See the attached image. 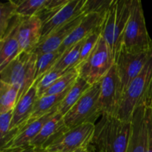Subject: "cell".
I'll list each match as a JSON object with an SVG mask.
<instances>
[{
  "label": "cell",
  "instance_id": "cell-25",
  "mask_svg": "<svg viewBox=\"0 0 152 152\" xmlns=\"http://www.w3.org/2000/svg\"><path fill=\"white\" fill-rule=\"evenodd\" d=\"M37 56V62H36L35 74L36 81L39 80L46 74L51 71L62 54L58 50H56L50 53H42Z\"/></svg>",
  "mask_w": 152,
  "mask_h": 152
},
{
  "label": "cell",
  "instance_id": "cell-31",
  "mask_svg": "<svg viewBox=\"0 0 152 152\" xmlns=\"http://www.w3.org/2000/svg\"><path fill=\"white\" fill-rule=\"evenodd\" d=\"M13 111L0 114V140L5 137L10 132V125L13 118Z\"/></svg>",
  "mask_w": 152,
  "mask_h": 152
},
{
  "label": "cell",
  "instance_id": "cell-35",
  "mask_svg": "<svg viewBox=\"0 0 152 152\" xmlns=\"http://www.w3.org/2000/svg\"><path fill=\"white\" fill-rule=\"evenodd\" d=\"M147 106L151 107L152 108V90H151V96H150V99H149V102H148V104Z\"/></svg>",
  "mask_w": 152,
  "mask_h": 152
},
{
  "label": "cell",
  "instance_id": "cell-20",
  "mask_svg": "<svg viewBox=\"0 0 152 152\" xmlns=\"http://www.w3.org/2000/svg\"><path fill=\"white\" fill-rule=\"evenodd\" d=\"M70 88L65 91L63 93L59 94L42 96L38 98L35 102L34 110H33V112L30 117L29 121H28V124L38 120L40 117L46 115L49 112L53 111V109L57 108L59 104L63 100L65 96H66Z\"/></svg>",
  "mask_w": 152,
  "mask_h": 152
},
{
  "label": "cell",
  "instance_id": "cell-8",
  "mask_svg": "<svg viewBox=\"0 0 152 152\" xmlns=\"http://www.w3.org/2000/svg\"><path fill=\"white\" fill-rule=\"evenodd\" d=\"M99 106L102 114L117 117L123 96L121 80L114 65L101 80Z\"/></svg>",
  "mask_w": 152,
  "mask_h": 152
},
{
  "label": "cell",
  "instance_id": "cell-11",
  "mask_svg": "<svg viewBox=\"0 0 152 152\" xmlns=\"http://www.w3.org/2000/svg\"><path fill=\"white\" fill-rule=\"evenodd\" d=\"M151 53L152 49L145 51L132 52L122 47L115 65L121 80L123 94L132 80L143 69Z\"/></svg>",
  "mask_w": 152,
  "mask_h": 152
},
{
  "label": "cell",
  "instance_id": "cell-16",
  "mask_svg": "<svg viewBox=\"0 0 152 152\" xmlns=\"http://www.w3.org/2000/svg\"><path fill=\"white\" fill-rule=\"evenodd\" d=\"M85 15L82 14L71 22L57 28L45 38L42 39L32 53L36 55L50 53L58 50L65 39L80 23Z\"/></svg>",
  "mask_w": 152,
  "mask_h": 152
},
{
  "label": "cell",
  "instance_id": "cell-10",
  "mask_svg": "<svg viewBox=\"0 0 152 152\" xmlns=\"http://www.w3.org/2000/svg\"><path fill=\"white\" fill-rule=\"evenodd\" d=\"M94 126L93 123H85L68 129L43 150L48 152H74L80 148L88 146Z\"/></svg>",
  "mask_w": 152,
  "mask_h": 152
},
{
  "label": "cell",
  "instance_id": "cell-19",
  "mask_svg": "<svg viewBox=\"0 0 152 152\" xmlns=\"http://www.w3.org/2000/svg\"><path fill=\"white\" fill-rule=\"evenodd\" d=\"M58 112V107L53 111L49 112L46 115L40 117L38 120L26 125L22 130L19 132L17 136L12 141L8 147L5 149L9 148H21V147L28 146L30 145L31 141L38 135L42 130L44 125L52 118Z\"/></svg>",
  "mask_w": 152,
  "mask_h": 152
},
{
  "label": "cell",
  "instance_id": "cell-13",
  "mask_svg": "<svg viewBox=\"0 0 152 152\" xmlns=\"http://www.w3.org/2000/svg\"><path fill=\"white\" fill-rule=\"evenodd\" d=\"M146 105H139L134 111L132 120V132L126 152H145L147 147Z\"/></svg>",
  "mask_w": 152,
  "mask_h": 152
},
{
  "label": "cell",
  "instance_id": "cell-23",
  "mask_svg": "<svg viewBox=\"0 0 152 152\" xmlns=\"http://www.w3.org/2000/svg\"><path fill=\"white\" fill-rule=\"evenodd\" d=\"M16 15L22 17L38 16L48 7L49 0H17Z\"/></svg>",
  "mask_w": 152,
  "mask_h": 152
},
{
  "label": "cell",
  "instance_id": "cell-21",
  "mask_svg": "<svg viewBox=\"0 0 152 152\" xmlns=\"http://www.w3.org/2000/svg\"><path fill=\"white\" fill-rule=\"evenodd\" d=\"M91 86L86 80L79 77L58 106L59 113L62 116L65 115Z\"/></svg>",
  "mask_w": 152,
  "mask_h": 152
},
{
  "label": "cell",
  "instance_id": "cell-1",
  "mask_svg": "<svg viewBox=\"0 0 152 152\" xmlns=\"http://www.w3.org/2000/svg\"><path fill=\"white\" fill-rule=\"evenodd\" d=\"M131 132V122L102 114L95 123L89 149L92 152H126Z\"/></svg>",
  "mask_w": 152,
  "mask_h": 152
},
{
  "label": "cell",
  "instance_id": "cell-5",
  "mask_svg": "<svg viewBox=\"0 0 152 152\" xmlns=\"http://www.w3.org/2000/svg\"><path fill=\"white\" fill-rule=\"evenodd\" d=\"M115 65L113 53L103 38H99L92 53L83 62L76 67L79 77L91 86L99 83Z\"/></svg>",
  "mask_w": 152,
  "mask_h": 152
},
{
  "label": "cell",
  "instance_id": "cell-18",
  "mask_svg": "<svg viewBox=\"0 0 152 152\" xmlns=\"http://www.w3.org/2000/svg\"><path fill=\"white\" fill-rule=\"evenodd\" d=\"M68 130V129L64 123L63 116L58 111L44 125L39 133L31 141L30 145L35 147L37 149L43 150L59 135Z\"/></svg>",
  "mask_w": 152,
  "mask_h": 152
},
{
  "label": "cell",
  "instance_id": "cell-12",
  "mask_svg": "<svg viewBox=\"0 0 152 152\" xmlns=\"http://www.w3.org/2000/svg\"><path fill=\"white\" fill-rule=\"evenodd\" d=\"M22 18L16 15L4 35L0 38V71L22 53L18 39V30Z\"/></svg>",
  "mask_w": 152,
  "mask_h": 152
},
{
  "label": "cell",
  "instance_id": "cell-30",
  "mask_svg": "<svg viewBox=\"0 0 152 152\" xmlns=\"http://www.w3.org/2000/svg\"><path fill=\"white\" fill-rule=\"evenodd\" d=\"M101 32H102V28L94 31L91 35H89L87 38L85 39L81 48L80 60H79L77 66L82 62H84L88 57L89 55L92 53L94 49L96 47L99 38L101 37Z\"/></svg>",
  "mask_w": 152,
  "mask_h": 152
},
{
  "label": "cell",
  "instance_id": "cell-28",
  "mask_svg": "<svg viewBox=\"0 0 152 152\" xmlns=\"http://www.w3.org/2000/svg\"><path fill=\"white\" fill-rule=\"evenodd\" d=\"M70 71V70H69ZM50 71L46 74L42 78L39 80H37L35 83H37V94L38 98L41 97L45 94V92L54 84L55 82L59 80L60 77L65 75L68 71Z\"/></svg>",
  "mask_w": 152,
  "mask_h": 152
},
{
  "label": "cell",
  "instance_id": "cell-14",
  "mask_svg": "<svg viewBox=\"0 0 152 152\" xmlns=\"http://www.w3.org/2000/svg\"><path fill=\"white\" fill-rule=\"evenodd\" d=\"M105 17V16L96 13L85 15L80 23L65 39L62 45L58 49V51L62 54L67 49L84 40L94 31L102 28Z\"/></svg>",
  "mask_w": 152,
  "mask_h": 152
},
{
  "label": "cell",
  "instance_id": "cell-32",
  "mask_svg": "<svg viewBox=\"0 0 152 152\" xmlns=\"http://www.w3.org/2000/svg\"><path fill=\"white\" fill-rule=\"evenodd\" d=\"M146 116L147 129H148V137H147V147L145 152H152V108L146 106L145 110Z\"/></svg>",
  "mask_w": 152,
  "mask_h": 152
},
{
  "label": "cell",
  "instance_id": "cell-36",
  "mask_svg": "<svg viewBox=\"0 0 152 152\" xmlns=\"http://www.w3.org/2000/svg\"><path fill=\"white\" fill-rule=\"evenodd\" d=\"M39 152H48V151H45V150H40Z\"/></svg>",
  "mask_w": 152,
  "mask_h": 152
},
{
  "label": "cell",
  "instance_id": "cell-26",
  "mask_svg": "<svg viewBox=\"0 0 152 152\" xmlns=\"http://www.w3.org/2000/svg\"><path fill=\"white\" fill-rule=\"evenodd\" d=\"M79 77L78 72L76 68H72L66 73L65 75L56 80L54 84L45 92L43 96H50L63 93L65 91L68 90Z\"/></svg>",
  "mask_w": 152,
  "mask_h": 152
},
{
  "label": "cell",
  "instance_id": "cell-2",
  "mask_svg": "<svg viewBox=\"0 0 152 152\" xmlns=\"http://www.w3.org/2000/svg\"><path fill=\"white\" fill-rule=\"evenodd\" d=\"M132 3V0H113L102 24L101 36L109 46L115 61L123 47Z\"/></svg>",
  "mask_w": 152,
  "mask_h": 152
},
{
  "label": "cell",
  "instance_id": "cell-33",
  "mask_svg": "<svg viewBox=\"0 0 152 152\" xmlns=\"http://www.w3.org/2000/svg\"><path fill=\"white\" fill-rule=\"evenodd\" d=\"M39 150L37 149L35 147L29 145L28 146L21 147V148H9V149H4L1 151V152H39Z\"/></svg>",
  "mask_w": 152,
  "mask_h": 152
},
{
  "label": "cell",
  "instance_id": "cell-37",
  "mask_svg": "<svg viewBox=\"0 0 152 152\" xmlns=\"http://www.w3.org/2000/svg\"><path fill=\"white\" fill-rule=\"evenodd\" d=\"M39 151H40V150H39Z\"/></svg>",
  "mask_w": 152,
  "mask_h": 152
},
{
  "label": "cell",
  "instance_id": "cell-24",
  "mask_svg": "<svg viewBox=\"0 0 152 152\" xmlns=\"http://www.w3.org/2000/svg\"><path fill=\"white\" fill-rule=\"evenodd\" d=\"M18 96L19 90L15 86L0 81V114L13 111Z\"/></svg>",
  "mask_w": 152,
  "mask_h": 152
},
{
  "label": "cell",
  "instance_id": "cell-9",
  "mask_svg": "<svg viewBox=\"0 0 152 152\" xmlns=\"http://www.w3.org/2000/svg\"><path fill=\"white\" fill-rule=\"evenodd\" d=\"M85 1L86 0H68L66 4L56 10H45L39 14L38 16L42 22L41 39L57 28L83 14L82 8Z\"/></svg>",
  "mask_w": 152,
  "mask_h": 152
},
{
  "label": "cell",
  "instance_id": "cell-38",
  "mask_svg": "<svg viewBox=\"0 0 152 152\" xmlns=\"http://www.w3.org/2000/svg\"><path fill=\"white\" fill-rule=\"evenodd\" d=\"M91 152H92V151H91Z\"/></svg>",
  "mask_w": 152,
  "mask_h": 152
},
{
  "label": "cell",
  "instance_id": "cell-4",
  "mask_svg": "<svg viewBox=\"0 0 152 152\" xmlns=\"http://www.w3.org/2000/svg\"><path fill=\"white\" fill-rule=\"evenodd\" d=\"M37 59L34 53L22 52L0 71V81L19 90L18 101L35 83Z\"/></svg>",
  "mask_w": 152,
  "mask_h": 152
},
{
  "label": "cell",
  "instance_id": "cell-17",
  "mask_svg": "<svg viewBox=\"0 0 152 152\" xmlns=\"http://www.w3.org/2000/svg\"><path fill=\"white\" fill-rule=\"evenodd\" d=\"M38 99L37 83H34L31 88L19 99L13 111V118L10 130L13 129H23L31 117L36 101Z\"/></svg>",
  "mask_w": 152,
  "mask_h": 152
},
{
  "label": "cell",
  "instance_id": "cell-29",
  "mask_svg": "<svg viewBox=\"0 0 152 152\" xmlns=\"http://www.w3.org/2000/svg\"><path fill=\"white\" fill-rule=\"evenodd\" d=\"M112 1L113 0H86L82 13L84 15L96 13L105 16Z\"/></svg>",
  "mask_w": 152,
  "mask_h": 152
},
{
  "label": "cell",
  "instance_id": "cell-15",
  "mask_svg": "<svg viewBox=\"0 0 152 152\" xmlns=\"http://www.w3.org/2000/svg\"><path fill=\"white\" fill-rule=\"evenodd\" d=\"M41 19L38 16L22 17L18 30L21 52L32 53L41 39Z\"/></svg>",
  "mask_w": 152,
  "mask_h": 152
},
{
  "label": "cell",
  "instance_id": "cell-22",
  "mask_svg": "<svg viewBox=\"0 0 152 152\" xmlns=\"http://www.w3.org/2000/svg\"><path fill=\"white\" fill-rule=\"evenodd\" d=\"M83 41L84 40L67 49L62 53L57 62L55 64L51 71H66L76 68L80 60V51H81Z\"/></svg>",
  "mask_w": 152,
  "mask_h": 152
},
{
  "label": "cell",
  "instance_id": "cell-27",
  "mask_svg": "<svg viewBox=\"0 0 152 152\" xmlns=\"http://www.w3.org/2000/svg\"><path fill=\"white\" fill-rule=\"evenodd\" d=\"M16 3L12 0L0 4V38L4 35L16 16Z\"/></svg>",
  "mask_w": 152,
  "mask_h": 152
},
{
  "label": "cell",
  "instance_id": "cell-3",
  "mask_svg": "<svg viewBox=\"0 0 152 152\" xmlns=\"http://www.w3.org/2000/svg\"><path fill=\"white\" fill-rule=\"evenodd\" d=\"M151 90L152 53L142 71L125 91L117 117L123 121L131 122L134 111L139 105L142 104L148 105Z\"/></svg>",
  "mask_w": 152,
  "mask_h": 152
},
{
  "label": "cell",
  "instance_id": "cell-34",
  "mask_svg": "<svg viewBox=\"0 0 152 152\" xmlns=\"http://www.w3.org/2000/svg\"><path fill=\"white\" fill-rule=\"evenodd\" d=\"M74 152H91V150L89 149L88 146H87V147H83V148H79L78 150H77V151H75Z\"/></svg>",
  "mask_w": 152,
  "mask_h": 152
},
{
  "label": "cell",
  "instance_id": "cell-6",
  "mask_svg": "<svg viewBox=\"0 0 152 152\" xmlns=\"http://www.w3.org/2000/svg\"><path fill=\"white\" fill-rule=\"evenodd\" d=\"M123 47L132 52L145 51L152 49V39L145 25L140 0H132L131 14L123 37Z\"/></svg>",
  "mask_w": 152,
  "mask_h": 152
},
{
  "label": "cell",
  "instance_id": "cell-7",
  "mask_svg": "<svg viewBox=\"0 0 152 152\" xmlns=\"http://www.w3.org/2000/svg\"><path fill=\"white\" fill-rule=\"evenodd\" d=\"M100 83L92 86L71 110L63 116L64 123L68 129L85 123H95L102 116L99 106Z\"/></svg>",
  "mask_w": 152,
  "mask_h": 152
}]
</instances>
